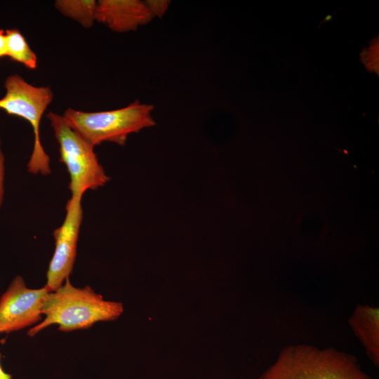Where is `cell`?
I'll use <instances>...</instances> for the list:
<instances>
[{
  "label": "cell",
  "instance_id": "obj_1",
  "mask_svg": "<svg viewBox=\"0 0 379 379\" xmlns=\"http://www.w3.org/2000/svg\"><path fill=\"white\" fill-rule=\"evenodd\" d=\"M258 379H373L357 357L333 347L309 344L284 347Z\"/></svg>",
  "mask_w": 379,
  "mask_h": 379
},
{
  "label": "cell",
  "instance_id": "obj_2",
  "mask_svg": "<svg viewBox=\"0 0 379 379\" xmlns=\"http://www.w3.org/2000/svg\"><path fill=\"white\" fill-rule=\"evenodd\" d=\"M123 312L122 303L105 300L88 286L74 287L68 278L49 292L42 307L44 320L31 328L27 335L33 337L53 324L64 332L86 329L98 321L115 320Z\"/></svg>",
  "mask_w": 379,
  "mask_h": 379
},
{
  "label": "cell",
  "instance_id": "obj_3",
  "mask_svg": "<svg viewBox=\"0 0 379 379\" xmlns=\"http://www.w3.org/2000/svg\"><path fill=\"white\" fill-rule=\"evenodd\" d=\"M154 107L136 100L126 107L107 111L67 109L62 115L69 126L93 146L111 142L124 146L129 135L156 124Z\"/></svg>",
  "mask_w": 379,
  "mask_h": 379
},
{
  "label": "cell",
  "instance_id": "obj_4",
  "mask_svg": "<svg viewBox=\"0 0 379 379\" xmlns=\"http://www.w3.org/2000/svg\"><path fill=\"white\" fill-rule=\"evenodd\" d=\"M46 117L59 145V161L69 175L72 197L82 198L86 191L104 186L109 177L100 164L94 146L74 131L62 115L50 112Z\"/></svg>",
  "mask_w": 379,
  "mask_h": 379
},
{
  "label": "cell",
  "instance_id": "obj_5",
  "mask_svg": "<svg viewBox=\"0 0 379 379\" xmlns=\"http://www.w3.org/2000/svg\"><path fill=\"white\" fill-rule=\"evenodd\" d=\"M4 87L6 93L0 98V109L22 117L32 127L34 146L27 164L28 172L50 174V158L42 146L39 127L42 116L53 100V91L48 86H34L16 74L6 77Z\"/></svg>",
  "mask_w": 379,
  "mask_h": 379
},
{
  "label": "cell",
  "instance_id": "obj_6",
  "mask_svg": "<svg viewBox=\"0 0 379 379\" xmlns=\"http://www.w3.org/2000/svg\"><path fill=\"white\" fill-rule=\"evenodd\" d=\"M81 199L71 197L66 205L65 220L53 233L55 247L48 265L45 285L49 292L60 287L72 272L83 219Z\"/></svg>",
  "mask_w": 379,
  "mask_h": 379
},
{
  "label": "cell",
  "instance_id": "obj_7",
  "mask_svg": "<svg viewBox=\"0 0 379 379\" xmlns=\"http://www.w3.org/2000/svg\"><path fill=\"white\" fill-rule=\"evenodd\" d=\"M49 291L46 286L29 288L17 275L0 298V333H10L39 322Z\"/></svg>",
  "mask_w": 379,
  "mask_h": 379
},
{
  "label": "cell",
  "instance_id": "obj_8",
  "mask_svg": "<svg viewBox=\"0 0 379 379\" xmlns=\"http://www.w3.org/2000/svg\"><path fill=\"white\" fill-rule=\"evenodd\" d=\"M153 18L145 1H97L96 21L116 32L135 31Z\"/></svg>",
  "mask_w": 379,
  "mask_h": 379
},
{
  "label": "cell",
  "instance_id": "obj_9",
  "mask_svg": "<svg viewBox=\"0 0 379 379\" xmlns=\"http://www.w3.org/2000/svg\"><path fill=\"white\" fill-rule=\"evenodd\" d=\"M348 324L373 364L379 366V308L357 304L348 318Z\"/></svg>",
  "mask_w": 379,
  "mask_h": 379
},
{
  "label": "cell",
  "instance_id": "obj_10",
  "mask_svg": "<svg viewBox=\"0 0 379 379\" xmlns=\"http://www.w3.org/2000/svg\"><path fill=\"white\" fill-rule=\"evenodd\" d=\"M54 5L60 13L85 28L91 27L96 21L97 1L57 0Z\"/></svg>",
  "mask_w": 379,
  "mask_h": 379
},
{
  "label": "cell",
  "instance_id": "obj_11",
  "mask_svg": "<svg viewBox=\"0 0 379 379\" xmlns=\"http://www.w3.org/2000/svg\"><path fill=\"white\" fill-rule=\"evenodd\" d=\"M7 57L19 62L29 69L37 67L38 59L36 53L29 46L25 36L18 29L6 30Z\"/></svg>",
  "mask_w": 379,
  "mask_h": 379
},
{
  "label": "cell",
  "instance_id": "obj_12",
  "mask_svg": "<svg viewBox=\"0 0 379 379\" xmlns=\"http://www.w3.org/2000/svg\"><path fill=\"white\" fill-rule=\"evenodd\" d=\"M145 3L153 17H162L167 11L170 1L166 0H149Z\"/></svg>",
  "mask_w": 379,
  "mask_h": 379
},
{
  "label": "cell",
  "instance_id": "obj_13",
  "mask_svg": "<svg viewBox=\"0 0 379 379\" xmlns=\"http://www.w3.org/2000/svg\"><path fill=\"white\" fill-rule=\"evenodd\" d=\"M5 157L1 149L0 138V208L2 205L4 196V177H5Z\"/></svg>",
  "mask_w": 379,
  "mask_h": 379
},
{
  "label": "cell",
  "instance_id": "obj_14",
  "mask_svg": "<svg viewBox=\"0 0 379 379\" xmlns=\"http://www.w3.org/2000/svg\"><path fill=\"white\" fill-rule=\"evenodd\" d=\"M7 56L6 31L0 29V58Z\"/></svg>",
  "mask_w": 379,
  "mask_h": 379
},
{
  "label": "cell",
  "instance_id": "obj_15",
  "mask_svg": "<svg viewBox=\"0 0 379 379\" xmlns=\"http://www.w3.org/2000/svg\"><path fill=\"white\" fill-rule=\"evenodd\" d=\"M0 379H11V375L6 373L0 364Z\"/></svg>",
  "mask_w": 379,
  "mask_h": 379
}]
</instances>
